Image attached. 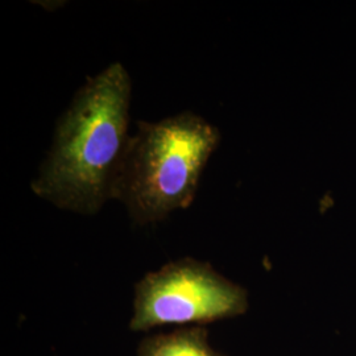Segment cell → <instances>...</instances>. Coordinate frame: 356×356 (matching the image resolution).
Segmentation results:
<instances>
[{
	"label": "cell",
	"instance_id": "1",
	"mask_svg": "<svg viewBox=\"0 0 356 356\" xmlns=\"http://www.w3.org/2000/svg\"><path fill=\"white\" fill-rule=\"evenodd\" d=\"M132 82L120 63L88 78L57 122L31 189L58 209L95 216L108 200L129 134Z\"/></svg>",
	"mask_w": 356,
	"mask_h": 356
},
{
	"label": "cell",
	"instance_id": "4",
	"mask_svg": "<svg viewBox=\"0 0 356 356\" xmlns=\"http://www.w3.org/2000/svg\"><path fill=\"white\" fill-rule=\"evenodd\" d=\"M138 356L225 355L213 348L204 326H191L144 338L138 347Z\"/></svg>",
	"mask_w": 356,
	"mask_h": 356
},
{
	"label": "cell",
	"instance_id": "2",
	"mask_svg": "<svg viewBox=\"0 0 356 356\" xmlns=\"http://www.w3.org/2000/svg\"><path fill=\"white\" fill-rule=\"evenodd\" d=\"M220 134L191 111L160 122L139 120L113 189L131 219L154 225L191 206Z\"/></svg>",
	"mask_w": 356,
	"mask_h": 356
},
{
	"label": "cell",
	"instance_id": "3",
	"mask_svg": "<svg viewBox=\"0 0 356 356\" xmlns=\"http://www.w3.org/2000/svg\"><path fill=\"white\" fill-rule=\"evenodd\" d=\"M248 294L210 263L182 257L147 273L136 285L129 330L161 326H204L242 316Z\"/></svg>",
	"mask_w": 356,
	"mask_h": 356
}]
</instances>
